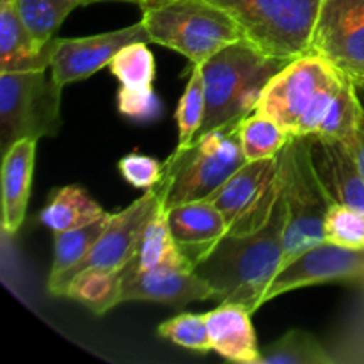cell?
<instances>
[{"instance_id": "484cf974", "label": "cell", "mask_w": 364, "mask_h": 364, "mask_svg": "<svg viewBox=\"0 0 364 364\" xmlns=\"http://www.w3.org/2000/svg\"><path fill=\"white\" fill-rule=\"evenodd\" d=\"M291 135L274 117L252 112L240 123V142L247 162L276 156Z\"/></svg>"}, {"instance_id": "83f0119b", "label": "cell", "mask_w": 364, "mask_h": 364, "mask_svg": "<svg viewBox=\"0 0 364 364\" xmlns=\"http://www.w3.org/2000/svg\"><path fill=\"white\" fill-rule=\"evenodd\" d=\"M109 70L124 87L148 89L153 87L155 80V57L149 52L148 43L135 41L114 55Z\"/></svg>"}, {"instance_id": "d4e9b609", "label": "cell", "mask_w": 364, "mask_h": 364, "mask_svg": "<svg viewBox=\"0 0 364 364\" xmlns=\"http://www.w3.org/2000/svg\"><path fill=\"white\" fill-rule=\"evenodd\" d=\"M334 359L327 354L313 334L302 329H291L279 340L262 348L259 364H331Z\"/></svg>"}, {"instance_id": "1f68e13d", "label": "cell", "mask_w": 364, "mask_h": 364, "mask_svg": "<svg viewBox=\"0 0 364 364\" xmlns=\"http://www.w3.org/2000/svg\"><path fill=\"white\" fill-rule=\"evenodd\" d=\"M117 109L128 119L137 121V123H148V121H155L162 116L164 105L153 87L130 89L121 85L119 92H117Z\"/></svg>"}, {"instance_id": "7a4b0ae2", "label": "cell", "mask_w": 364, "mask_h": 364, "mask_svg": "<svg viewBox=\"0 0 364 364\" xmlns=\"http://www.w3.org/2000/svg\"><path fill=\"white\" fill-rule=\"evenodd\" d=\"M291 60L270 55L247 39H240L210 57L201 64L206 116L196 139L212 130L240 124L251 116L267 84Z\"/></svg>"}, {"instance_id": "30bf717a", "label": "cell", "mask_w": 364, "mask_h": 364, "mask_svg": "<svg viewBox=\"0 0 364 364\" xmlns=\"http://www.w3.org/2000/svg\"><path fill=\"white\" fill-rule=\"evenodd\" d=\"M309 53L364 78V0H322Z\"/></svg>"}, {"instance_id": "4fadbf2b", "label": "cell", "mask_w": 364, "mask_h": 364, "mask_svg": "<svg viewBox=\"0 0 364 364\" xmlns=\"http://www.w3.org/2000/svg\"><path fill=\"white\" fill-rule=\"evenodd\" d=\"M135 41L151 43L142 21L119 31L103 32L87 38H57V48L50 68L53 80L60 87L85 80L96 71L109 68L114 55Z\"/></svg>"}, {"instance_id": "6da1fadb", "label": "cell", "mask_w": 364, "mask_h": 364, "mask_svg": "<svg viewBox=\"0 0 364 364\" xmlns=\"http://www.w3.org/2000/svg\"><path fill=\"white\" fill-rule=\"evenodd\" d=\"M287 206L283 194L269 220L247 235H226L194 272L215 291L219 302H233L256 313L274 277L283 269Z\"/></svg>"}, {"instance_id": "4dcf8cb0", "label": "cell", "mask_w": 364, "mask_h": 364, "mask_svg": "<svg viewBox=\"0 0 364 364\" xmlns=\"http://www.w3.org/2000/svg\"><path fill=\"white\" fill-rule=\"evenodd\" d=\"M327 242L350 249H364V212L345 205H333L323 224Z\"/></svg>"}, {"instance_id": "e0dca14e", "label": "cell", "mask_w": 364, "mask_h": 364, "mask_svg": "<svg viewBox=\"0 0 364 364\" xmlns=\"http://www.w3.org/2000/svg\"><path fill=\"white\" fill-rule=\"evenodd\" d=\"M57 38L41 41L18 14L13 2L0 4V73L52 68Z\"/></svg>"}, {"instance_id": "603a6c76", "label": "cell", "mask_w": 364, "mask_h": 364, "mask_svg": "<svg viewBox=\"0 0 364 364\" xmlns=\"http://www.w3.org/2000/svg\"><path fill=\"white\" fill-rule=\"evenodd\" d=\"M364 116V107L355 89L354 78L345 75L340 91L334 96L322 124L315 135L331 141H340L354 149L358 141L359 124Z\"/></svg>"}, {"instance_id": "836d02e7", "label": "cell", "mask_w": 364, "mask_h": 364, "mask_svg": "<svg viewBox=\"0 0 364 364\" xmlns=\"http://www.w3.org/2000/svg\"><path fill=\"white\" fill-rule=\"evenodd\" d=\"M352 151L355 153V159H358L359 166H361L363 173H364V116L361 119V124H359V132H358V141H355V146Z\"/></svg>"}, {"instance_id": "7c38bea8", "label": "cell", "mask_w": 364, "mask_h": 364, "mask_svg": "<svg viewBox=\"0 0 364 364\" xmlns=\"http://www.w3.org/2000/svg\"><path fill=\"white\" fill-rule=\"evenodd\" d=\"M341 281H364V249L318 242L277 272L263 297V304L297 288Z\"/></svg>"}, {"instance_id": "f1b7e54d", "label": "cell", "mask_w": 364, "mask_h": 364, "mask_svg": "<svg viewBox=\"0 0 364 364\" xmlns=\"http://www.w3.org/2000/svg\"><path fill=\"white\" fill-rule=\"evenodd\" d=\"M206 116V95L205 80H203L201 66L192 68L191 78L187 82L183 95L176 110L178 121V148H187L194 142L196 135L201 130Z\"/></svg>"}, {"instance_id": "ac0fdd59", "label": "cell", "mask_w": 364, "mask_h": 364, "mask_svg": "<svg viewBox=\"0 0 364 364\" xmlns=\"http://www.w3.org/2000/svg\"><path fill=\"white\" fill-rule=\"evenodd\" d=\"M252 313L233 302H220L215 309L205 313L213 352L224 359L240 364H259L262 348L258 347Z\"/></svg>"}, {"instance_id": "7402d4cb", "label": "cell", "mask_w": 364, "mask_h": 364, "mask_svg": "<svg viewBox=\"0 0 364 364\" xmlns=\"http://www.w3.org/2000/svg\"><path fill=\"white\" fill-rule=\"evenodd\" d=\"M123 270L89 267L71 277L64 290V297L85 306L95 315H105L121 302Z\"/></svg>"}, {"instance_id": "d6986e66", "label": "cell", "mask_w": 364, "mask_h": 364, "mask_svg": "<svg viewBox=\"0 0 364 364\" xmlns=\"http://www.w3.org/2000/svg\"><path fill=\"white\" fill-rule=\"evenodd\" d=\"M34 139H21L2 153V230L14 235L25 220L36 159Z\"/></svg>"}, {"instance_id": "277c9868", "label": "cell", "mask_w": 364, "mask_h": 364, "mask_svg": "<svg viewBox=\"0 0 364 364\" xmlns=\"http://www.w3.org/2000/svg\"><path fill=\"white\" fill-rule=\"evenodd\" d=\"M141 6L149 41L181 53L194 66L244 39L237 21L208 0H149Z\"/></svg>"}, {"instance_id": "e575fe53", "label": "cell", "mask_w": 364, "mask_h": 364, "mask_svg": "<svg viewBox=\"0 0 364 364\" xmlns=\"http://www.w3.org/2000/svg\"><path fill=\"white\" fill-rule=\"evenodd\" d=\"M354 82H355V89H358V95L359 98H361L363 107H364V78H354Z\"/></svg>"}, {"instance_id": "9a60e30c", "label": "cell", "mask_w": 364, "mask_h": 364, "mask_svg": "<svg viewBox=\"0 0 364 364\" xmlns=\"http://www.w3.org/2000/svg\"><path fill=\"white\" fill-rule=\"evenodd\" d=\"M308 137L313 167L331 201L364 212V173L355 153L340 141Z\"/></svg>"}, {"instance_id": "5b68a950", "label": "cell", "mask_w": 364, "mask_h": 364, "mask_svg": "<svg viewBox=\"0 0 364 364\" xmlns=\"http://www.w3.org/2000/svg\"><path fill=\"white\" fill-rule=\"evenodd\" d=\"M245 162L240 124L212 130L187 148H176L164 164L159 183L164 208L208 199Z\"/></svg>"}, {"instance_id": "3957f363", "label": "cell", "mask_w": 364, "mask_h": 364, "mask_svg": "<svg viewBox=\"0 0 364 364\" xmlns=\"http://www.w3.org/2000/svg\"><path fill=\"white\" fill-rule=\"evenodd\" d=\"M343 80V71L329 60L306 53L267 84L255 112L274 117L290 135H315Z\"/></svg>"}, {"instance_id": "8992f818", "label": "cell", "mask_w": 364, "mask_h": 364, "mask_svg": "<svg viewBox=\"0 0 364 364\" xmlns=\"http://www.w3.org/2000/svg\"><path fill=\"white\" fill-rule=\"evenodd\" d=\"M281 194L287 206L284 262L326 240L323 224L334 205L320 183L309 155V137L291 135L279 151Z\"/></svg>"}, {"instance_id": "ba28073f", "label": "cell", "mask_w": 364, "mask_h": 364, "mask_svg": "<svg viewBox=\"0 0 364 364\" xmlns=\"http://www.w3.org/2000/svg\"><path fill=\"white\" fill-rule=\"evenodd\" d=\"M60 89L46 70L0 73V151L21 139L59 134Z\"/></svg>"}, {"instance_id": "d6a6232c", "label": "cell", "mask_w": 364, "mask_h": 364, "mask_svg": "<svg viewBox=\"0 0 364 364\" xmlns=\"http://www.w3.org/2000/svg\"><path fill=\"white\" fill-rule=\"evenodd\" d=\"M124 180L137 188H153L162 181L164 164L153 156L141 153H128L117 164Z\"/></svg>"}, {"instance_id": "ffe728a7", "label": "cell", "mask_w": 364, "mask_h": 364, "mask_svg": "<svg viewBox=\"0 0 364 364\" xmlns=\"http://www.w3.org/2000/svg\"><path fill=\"white\" fill-rule=\"evenodd\" d=\"M156 267L192 269L178 249L173 235H171L169 224H167V210L164 208L162 199L146 223L137 245H135L134 256L123 269V279H128V277L144 272V270L156 269Z\"/></svg>"}, {"instance_id": "9c48e42d", "label": "cell", "mask_w": 364, "mask_h": 364, "mask_svg": "<svg viewBox=\"0 0 364 364\" xmlns=\"http://www.w3.org/2000/svg\"><path fill=\"white\" fill-rule=\"evenodd\" d=\"M281 196L279 153L276 156L245 162L210 201L223 212L230 233L247 235L269 220Z\"/></svg>"}, {"instance_id": "52a82bcc", "label": "cell", "mask_w": 364, "mask_h": 364, "mask_svg": "<svg viewBox=\"0 0 364 364\" xmlns=\"http://www.w3.org/2000/svg\"><path fill=\"white\" fill-rule=\"evenodd\" d=\"M226 11L244 39L276 57L309 53L322 0H208Z\"/></svg>"}, {"instance_id": "44dd1931", "label": "cell", "mask_w": 364, "mask_h": 364, "mask_svg": "<svg viewBox=\"0 0 364 364\" xmlns=\"http://www.w3.org/2000/svg\"><path fill=\"white\" fill-rule=\"evenodd\" d=\"M105 215V210L84 188L77 185H66L55 188L50 194L45 208L39 213V220L53 233H59V231L87 226Z\"/></svg>"}, {"instance_id": "5bb4252c", "label": "cell", "mask_w": 364, "mask_h": 364, "mask_svg": "<svg viewBox=\"0 0 364 364\" xmlns=\"http://www.w3.org/2000/svg\"><path fill=\"white\" fill-rule=\"evenodd\" d=\"M215 299V291L192 269L156 267L123 279L121 302H159L181 308L191 302Z\"/></svg>"}, {"instance_id": "d590c367", "label": "cell", "mask_w": 364, "mask_h": 364, "mask_svg": "<svg viewBox=\"0 0 364 364\" xmlns=\"http://www.w3.org/2000/svg\"><path fill=\"white\" fill-rule=\"evenodd\" d=\"M91 2H100V0H91ZM119 2H137V4H144V2H149V0H119Z\"/></svg>"}, {"instance_id": "2e32d148", "label": "cell", "mask_w": 364, "mask_h": 364, "mask_svg": "<svg viewBox=\"0 0 364 364\" xmlns=\"http://www.w3.org/2000/svg\"><path fill=\"white\" fill-rule=\"evenodd\" d=\"M167 224L178 249L192 269L230 233L223 212L210 199L167 208Z\"/></svg>"}, {"instance_id": "f546056e", "label": "cell", "mask_w": 364, "mask_h": 364, "mask_svg": "<svg viewBox=\"0 0 364 364\" xmlns=\"http://www.w3.org/2000/svg\"><path fill=\"white\" fill-rule=\"evenodd\" d=\"M159 336L198 354H208L213 350L205 315L181 313L174 318L166 320L159 326Z\"/></svg>"}, {"instance_id": "cb8c5ba5", "label": "cell", "mask_w": 364, "mask_h": 364, "mask_svg": "<svg viewBox=\"0 0 364 364\" xmlns=\"http://www.w3.org/2000/svg\"><path fill=\"white\" fill-rule=\"evenodd\" d=\"M110 217H112V213H107L105 217L87 224V226L55 233V238H53L52 270H50V276L46 283L63 277L64 274H68L71 269H75V267L89 255L92 245L96 244V240H98V238L102 237L103 231H105Z\"/></svg>"}, {"instance_id": "4316f807", "label": "cell", "mask_w": 364, "mask_h": 364, "mask_svg": "<svg viewBox=\"0 0 364 364\" xmlns=\"http://www.w3.org/2000/svg\"><path fill=\"white\" fill-rule=\"evenodd\" d=\"M13 4L28 31L41 41H50L55 38V32L71 11L92 2L91 0H13Z\"/></svg>"}, {"instance_id": "8fae6325", "label": "cell", "mask_w": 364, "mask_h": 364, "mask_svg": "<svg viewBox=\"0 0 364 364\" xmlns=\"http://www.w3.org/2000/svg\"><path fill=\"white\" fill-rule=\"evenodd\" d=\"M159 203L160 188L156 185L153 188H146V194L135 199L130 206H127L121 212L112 213L105 231L96 240V244L92 245L89 255L75 269L64 274L63 277L46 283L50 294L57 295V297H64V290H66L71 277L80 272V270L89 269V267H105V269L123 270L127 263L130 262L132 256H134L139 237H141L146 223L153 215Z\"/></svg>"}]
</instances>
